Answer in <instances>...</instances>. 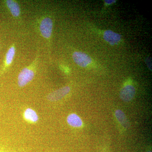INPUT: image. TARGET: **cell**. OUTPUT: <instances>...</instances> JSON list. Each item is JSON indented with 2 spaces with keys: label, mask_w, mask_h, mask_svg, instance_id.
<instances>
[{
  "label": "cell",
  "mask_w": 152,
  "mask_h": 152,
  "mask_svg": "<svg viewBox=\"0 0 152 152\" xmlns=\"http://www.w3.org/2000/svg\"><path fill=\"white\" fill-rule=\"evenodd\" d=\"M35 73L31 69L25 68L21 71L18 77V84L23 87L28 84L34 77Z\"/></svg>",
  "instance_id": "obj_1"
},
{
  "label": "cell",
  "mask_w": 152,
  "mask_h": 152,
  "mask_svg": "<svg viewBox=\"0 0 152 152\" xmlns=\"http://www.w3.org/2000/svg\"><path fill=\"white\" fill-rule=\"evenodd\" d=\"M135 93V88L134 86L132 85H126L120 91V98L124 102H130L134 98Z\"/></svg>",
  "instance_id": "obj_4"
},
{
  "label": "cell",
  "mask_w": 152,
  "mask_h": 152,
  "mask_svg": "<svg viewBox=\"0 0 152 152\" xmlns=\"http://www.w3.org/2000/svg\"><path fill=\"white\" fill-rule=\"evenodd\" d=\"M70 90V88L69 86L63 87L50 94L48 96V99L51 102L59 100L66 96Z\"/></svg>",
  "instance_id": "obj_5"
},
{
  "label": "cell",
  "mask_w": 152,
  "mask_h": 152,
  "mask_svg": "<svg viewBox=\"0 0 152 152\" xmlns=\"http://www.w3.org/2000/svg\"><path fill=\"white\" fill-rule=\"evenodd\" d=\"M24 117L25 119L30 122L35 123L39 120V116L35 111L31 108H28L25 111Z\"/></svg>",
  "instance_id": "obj_9"
},
{
  "label": "cell",
  "mask_w": 152,
  "mask_h": 152,
  "mask_svg": "<svg viewBox=\"0 0 152 152\" xmlns=\"http://www.w3.org/2000/svg\"></svg>",
  "instance_id": "obj_15"
},
{
  "label": "cell",
  "mask_w": 152,
  "mask_h": 152,
  "mask_svg": "<svg viewBox=\"0 0 152 152\" xmlns=\"http://www.w3.org/2000/svg\"><path fill=\"white\" fill-rule=\"evenodd\" d=\"M115 116L118 122L123 126L127 127V121L124 113L120 110H117L115 112Z\"/></svg>",
  "instance_id": "obj_11"
},
{
  "label": "cell",
  "mask_w": 152,
  "mask_h": 152,
  "mask_svg": "<svg viewBox=\"0 0 152 152\" xmlns=\"http://www.w3.org/2000/svg\"><path fill=\"white\" fill-rule=\"evenodd\" d=\"M6 4L14 17L19 16L20 14V9L18 3L12 0H7Z\"/></svg>",
  "instance_id": "obj_8"
},
{
  "label": "cell",
  "mask_w": 152,
  "mask_h": 152,
  "mask_svg": "<svg viewBox=\"0 0 152 152\" xmlns=\"http://www.w3.org/2000/svg\"><path fill=\"white\" fill-rule=\"evenodd\" d=\"M145 62L147 66H148V68L151 71H152V59L150 57H148L145 60Z\"/></svg>",
  "instance_id": "obj_12"
},
{
  "label": "cell",
  "mask_w": 152,
  "mask_h": 152,
  "mask_svg": "<svg viewBox=\"0 0 152 152\" xmlns=\"http://www.w3.org/2000/svg\"><path fill=\"white\" fill-rule=\"evenodd\" d=\"M15 48L14 46L11 47L9 48L6 54L5 61V66L3 69V70H4V69L6 68L7 67L12 64L15 54Z\"/></svg>",
  "instance_id": "obj_10"
},
{
  "label": "cell",
  "mask_w": 152,
  "mask_h": 152,
  "mask_svg": "<svg viewBox=\"0 0 152 152\" xmlns=\"http://www.w3.org/2000/svg\"><path fill=\"white\" fill-rule=\"evenodd\" d=\"M147 152H152L151 151H147Z\"/></svg>",
  "instance_id": "obj_14"
},
{
  "label": "cell",
  "mask_w": 152,
  "mask_h": 152,
  "mask_svg": "<svg viewBox=\"0 0 152 152\" xmlns=\"http://www.w3.org/2000/svg\"><path fill=\"white\" fill-rule=\"evenodd\" d=\"M72 58L75 64L81 67H86L92 61L91 57L83 52H74L72 55Z\"/></svg>",
  "instance_id": "obj_2"
},
{
  "label": "cell",
  "mask_w": 152,
  "mask_h": 152,
  "mask_svg": "<svg viewBox=\"0 0 152 152\" xmlns=\"http://www.w3.org/2000/svg\"><path fill=\"white\" fill-rule=\"evenodd\" d=\"M104 1L106 5H110L115 4L116 2V1H115V0H105Z\"/></svg>",
  "instance_id": "obj_13"
},
{
  "label": "cell",
  "mask_w": 152,
  "mask_h": 152,
  "mask_svg": "<svg viewBox=\"0 0 152 152\" xmlns=\"http://www.w3.org/2000/svg\"><path fill=\"white\" fill-rule=\"evenodd\" d=\"M67 122L70 126L73 127H81L83 124L81 118L75 113L70 114L68 116L67 118Z\"/></svg>",
  "instance_id": "obj_7"
},
{
  "label": "cell",
  "mask_w": 152,
  "mask_h": 152,
  "mask_svg": "<svg viewBox=\"0 0 152 152\" xmlns=\"http://www.w3.org/2000/svg\"><path fill=\"white\" fill-rule=\"evenodd\" d=\"M53 22L50 18L47 17L42 20L40 25V31L42 36L46 39H50L52 35Z\"/></svg>",
  "instance_id": "obj_3"
},
{
  "label": "cell",
  "mask_w": 152,
  "mask_h": 152,
  "mask_svg": "<svg viewBox=\"0 0 152 152\" xmlns=\"http://www.w3.org/2000/svg\"><path fill=\"white\" fill-rule=\"evenodd\" d=\"M103 38L111 46L118 45L121 40V35L111 30L105 31Z\"/></svg>",
  "instance_id": "obj_6"
}]
</instances>
